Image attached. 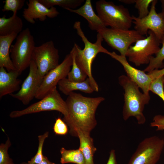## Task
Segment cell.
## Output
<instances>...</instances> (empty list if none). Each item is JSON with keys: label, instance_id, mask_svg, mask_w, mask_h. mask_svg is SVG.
Returning <instances> with one entry per match:
<instances>
[{"label": "cell", "instance_id": "74e56055", "mask_svg": "<svg viewBox=\"0 0 164 164\" xmlns=\"http://www.w3.org/2000/svg\"><path fill=\"white\" fill-rule=\"evenodd\" d=\"M20 164H29L28 162H23L21 163Z\"/></svg>", "mask_w": 164, "mask_h": 164}, {"label": "cell", "instance_id": "8fae6325", "mask_svg": "<svg viewBox=\"0 0 164 164\" xmlns=\"http://www.w3.org/2000/svg\"><path fill=\"white\" fill-rule=\"evenodd\" d=\"M158 2L153 0L148 15L142 19L132 15V23L135 24L134 29L140 35H147L150 30L155 34L161 43L164 33V15L160 12L157 13L155 6Z\"/></svg>", "mask_w": 164, "mask_h": 164}, {"label": "cell", "instance_id": "f1b7e54d", "mask_svg": "<svg viewBox=\"0 0 164 164\" xmlns=\"http://www.w3.org/2000/svg\"><path fill=\"white\" fill-rule=\"evenodd\" d=\"M11 143L8 137L5 143L0 145V164H15L8 153V150L11 146Z\"/></svg>", "mask_w": 164, "mask_h": 164}, {"label": "cell", "instance_id": "ba28073f", "mask_svg": "<svg viewBox=\"0 0 164 164\" xmlns=\"http://www.w3.org/2000/svg\"><path fill=\"white\" fill-rule=\"evenodd\" d=\"M148 36L138 40L133 46H131L126 54L129 60L139 66L149 64L151 57L159 51L160 42L154 32L149 30Z\"/></svg>", "mask_w": 164, "mask_h": 164}, {"label": "cell", "instance_id": "d6a6232c", "mask_svg": "<svg viewBox=\"0 0 164 164\" xmlns=\"http://www.w3.org/2000/svg\"><path fill=\"white\" fill-rule=\"evenodd\" d=\"M148 73L151 75L153 80L159 77L164 75V67L161 70H155Z\"/></svg>", "mask_w": 164, "mask_h": 164}, {"label": "cell", "instance_id": "f546056e", "mask_svg": "<svg viewBox=\"0 0 164 164\" xmlns=\"http://www.w3.org/2000/svg\"><path fill=\"white\" fill-rule=\"evenodd\" d=\"M153 0H135V8L138 12L139 19L143 18L147 16L149 11V7Z\"/></svg>", "mask_w": 164, "mask_h": 164}, {"label": "cell", "instance_id": "603a6c76", "mask_svg": "<svg viewBox=\"0 0 164 164\" xmlns=\"http://www.w3.org/2000/svg\"><path fill=\"white\" fill-rule=\"evenodd\" d=\"M72 58V69L69 73L67 78L70 81L81 82L87 77V74L79 67L76 60V49L74 45L70 52Z\"/></svg>", "mask_w": 164, "mask_h": 164}, {"label": "cell", "instance_id": "7402d4cb", "mask_svg": "<svg viewBox=\"0 0 164 164\" xmlns=\"http://www.w3.org/2000/svg\"><path fill=\"white\" fill-rule=\"evenodd\" d=\"M60 162L62 164L71 163L76 164H85V160L81 151L79 149L67 150L62 147Z\"/></svg>", "mask_w": 164, "mask_h": 164}, {"label": "cell", "instance_id": "4dcf8cb0", "mask_svg": "<svg viewBox=\"0 0 164 164\" xmlns=\"http://www.w3.org/2000/svg\"><path fill=\"white\" fill-rule=\"evenodd\" d=\"M53 129L54 133L59 135H65L68 131L67 125L60 118L56 119Z\"/></svg>", "mask_w": 164, "mask_h": 164}, {"label": "cell", "instance_id": "7c38bea8", "mask_svg": "<svg viewBox=\"0 0 164 164\" xmlns=\"http://www.w3.org/2000/svg\"><path fill=\"white\" fill-rule=\"evenodd\" d=\"M71 54L67 55L63 61L56 67L48 73L43 77L35 98L41 99L54 88L58 82L67 78L72 64Z\"/></svg>", "mask_w": 164, "mask_h": 164}, {"label": "cell", "instance_id": "83f0119b", "mask_svg": "<svg viewBox=\"0 0 164 164\" xmlns=\"http://www.w3.org/2000/svg\"><path fill=\"white\" fill-rule=\"evenodd\" d=\"M25 0H5L3 1L4 4L2 11H12L13 14H16L17 11L20 10L23 7Z\"/></svg>", "mask_w": 164, "mask_h": 164}, {"label": "cell", "instance_id": "3957f363", "mask_svg": "<svg viewBox=\"0 0 164 164\" xmlns=\"http://www.w3.org/2000/svg\"><path fill=\"white\" fill-rule=\"evenodd\" d=\"M118 82L125 91L124 104L122 114L123 119L127 120L134 117L138 123H145L146 118L143 113L145 105L149 103L150 96L141 92L139 87L127 76L122 75L118 78Z\"/></svg>", "mask_w": 164, "mask_h": 164}, {"label": "cell", "instance_id": "30bf717a", "mask_svg": "<svg viewBox=\"0 0 164 164\" xmlns=\"http://www.w3.org/2000/svg\"><path fill=\"white\" fill-rule=\"evenodd\" d=\"M59 58L58 50L52 40L35 46L32 52V60L36 65L42 81L48 73L59 65Z\"/></svg>", "mask_w": 164, "mask_h": 164}, {"label": "cell", "instance_id": "d590c367", "mask_svg": "<svg viewBox=\"0 0 164 164\" xmlns=\"http://www.w3.org/2000/svg\"><path fill=\"white\" fill-rule=\"evenodd\" d=\"M119 1L126 4H132L135 3V0H121Z\"/></svg>", "mask_w": 164, "mask_h": 164}, {"label": "cell", "instance_id": "e0dca14e", "mask_svg": "<svg viewBox=\"0 0 164 164\" xmlns=\"http://www.w3.org/2000/svg\"><path fill=\"white\" fill-rule=\"evenodd\" d=\"M67 10L77 14L86 19L89 27L92 30L98 32L106 27L94 12L90 0H86L84 5L78 9H67Z\"/></svg>", "mask_w": 164, "mask_h": 164}, {"label": "cell", "instance_id": "9a60e30c", "mask_svg": "<svg viewBox=\"0 0 164 164\" xmlns=\"http://www.w3.org/2000/svg\"><path fill=\"white\" fill-rule=\"evenodd\" d=\"M27 8H24L23 17L27 21L34 24L37 19L40 21H45L47 17L53 18L60 14L56 8H48L40 3L39 0H29L26 2Z\"/></svg>", "mask_w": 164, "mask_h": 164}, {"label": "cell", "instance_id": "4316f807", "mask_svg": "<svg viewBox=\"0 0 164 164\" xmlns=\"http://www.w3.org/2000/svg\"><path fill=\"white\" fill-rule=\"evenodd\" d=\"M164 75L153 79L151 82L149 91L159 96L164 102Z\"/></svg>", "mask_w": 164, "mask_h": 164}, {"label": "cell", "instance_id": "e575fe53", "mask_svg": "<svg viewBox=\"0 0 164 164\" xmlns=\"http://www.w3.org/2000/svg\"><path fill=\"white\" fill-rule=\"evenodd\" d=\"M38 164H55L49 160L48 158L44 155L42 161Z\"/></svg>", "mask_w": 164, "mask_h": 164}, {"label": "cell", "instance_id": "1f68e13d", "mask_svg": "<svg viewBox=\"0 0 164 164\" xmlns=\"http://www.w3.org/2000/svg\"><path fill=\"white\" fill-rule=\"evenodd\" d=\"M151 127H156V131L164 130V116L157 115L153 118V121L150 123Z\"/></svg>", "mask_w": 164, "mask_h": 164}, {"label": "cell", "instance_id": "9c48e42d", "mask_svg": "<svg viewBox=\"0 0 164 164\" xmlns=\"http://www.w3.org/2000/svg\"><path fill=\"white\" fill-rule=\"evenodd\" d=\"M97 32L101 35L108 45L118 51L121 55L125 56L132 43L145 38L135 30H123L106 27Z\"/></svg>", "mask_w": 164, "mask_h": 164}, {"label": "cell", "instance_id": "ffe728a7", "mask_svg": "<svg viewBox=\"0 0 164 164\" xmlns=\"http://www.w3.org/2000/svg\"><path fill=\"white\" fill-rule=\"evenodd\" d=\"M57 85L61 92L67 95H68L71 92L75 90H79L88 94L91 93L94 91L91 86L88 77L81 82L71 81L67 78H66L60 80Z\"/></svg>", "mask_w": 164, "mask_h": 164}, {"label": "cell", "instance_id": "4fadbf2b", "mask_svg": "<svg viewBox=\"0 0 164 164\" xmlns=\"http://www.w3.org/2000/svg\"><path fill=\"white\" fill-rule=\"evenodd\" d=\"M29 68V74L22 84L19 90L15 94L10 95L13 98L21 101L24 105H27L35 98L42 82L36 65L32 59Z\"/></svg>", "mask_w": 164, "mask_h": 164}, {"label": "cell", "instance_id": "836d02e7", "mask_svg": "<svg viewBox=\"0 0 164 164\" xmlns=\"http://www.w3.org/2000/svg\"><path fill=\"white\" fill-rule=\"evenodd\" d=\"M106 164H117L115 151L114 150L112 149L111 151L109 159Z\"/></svg>", "mask_w": 164, "mask_h": 164}, {"label": "cell", "instance_id": "52a82bcc", "mask_svg": "<svg viewBox=\"0 0 164 164\" xmlns=\"http://www.w3.org/2000/svg\"><path fill=\"white\" fill-rule=\"evenodd\" d=\"M164 149V139L154 135L138 144L128 164H156Z\"/></svg>", "mask_w": 164, "mask_h": 164}, {"label": "cell", "instance_id": "8992f818", "mask_svg": "<svg viewBox=\"0 0 164 164\" xmlns=\"http://www.w3.org/2000/svg\"><path fill=\"white\" fill-rule=\"evenodd\" d=\"M56 111L63 115V118H67L68 109L66 101L62 98L56 87L38 102L33 103L21 110L14 111L9 114L12 118L43 111Z\"/></svg>", "mask_w": 164, "mask_h": 164}, {"label": "cell", "instance_id": "d4e9b609", "mask_svg": "<svg viewBox=\"0 0 164 164\" xmlns=\"http://www.w3.org/2000/svg\"><path fill=\"white\" fill-rule=\"evenodd\" d=\"M162 46L155 57L152 56L148 66L143 70L149 73L155 70L164 68V33L161 41Z\"/></svg>", "mask_w": 164, "mask_h": 164}, {"label": "cell", "instance_id": "d6986e66", "mask_svg": "<svg viewBox=\"0 0 164 164\" xmlns=\"http://www.w3.org/2000/svg\"><path fill=\"white\" fill-rule=\"evenodd\" d=\"M22 19L16 14L6 18L5 15L0 18V36H6L12 34H19L22 31Z\"/></svg>", "mask_w": 164, "mask_h": 164}, {"label": "cell", "instance_id": "ac0fdd59", "mask_svg": "<svg viewBox=\"0 0 164 164\" xmlns=\"http://www.w3.org/2000/svg\"><path fill=\"white\" fill-rule=\"evenodd\" d=\"M18 35L12 34L0 36V67H4L8 72L16 70L10 57V50L12 42Z\"/></svg>", "mask_w": 164, "mask_h": 164}, {"label": "cell", "instance_id": "7a4b0ae2", "mask_svg": "<svg viewBox=\"0 0 164 164\" xmlns=\"http://www.w3.org/2000/svg\"><path fill=\"white\" fill-rule=\"evenodd\" d=\"M73 28L76 30L77 33L81 38L84 45V49L82 50L77 44L74 43V45L76 49V62L79 67L87 74L94 91L98 92V86L92 73V63L98 53H102L108 55L110 52L102 46V43L104 39L99 33L97 34L96 42L93 43L90 42L85 36L80 21L75 22Z\"/></svg>", "mask_w": 164, "mask_h": 164}, {"label": "cell", "instance_id": "8d00e7d4", "mask_svg": "<svg viewBox=\"0 0 164 164\" xmlns=\"http://www.w3.org/2000/svg\"><path fill=\"white\" fill-rule=\"evenodd\" d=\"M161 3L162 11L161 12L164 15V0H161Z\"/></svg>", "mask_w": 164, "mask_h": 164}, {"label": "cell", "instance_id": "44dd1931", "mask_svg": "<svg viewBox=\"0 0 164 164\" xmlns=\"http://www.w3.org/2000/svg\"><path fill=\"white\" fill-rule=\"evenodd\" d=\"M77 134L80 142L79 149L83 154L85 164H94L93 157L97 149L94 146L93 138L90 135L80 130L77 131Z\"/></svg>", "mask_w": 164, "mask_h": 164}, {"label": "cell", "instance_id": "5b68a950", "mask_svg": "<svg viewBox=\"0 0 164 164\" xmlns=\"http://www.w3.org/2000/svg\"><path fill=\"white\" fill-rule=\"evenodd\" d=\"M35 46L34 37L28 28L18 35L15 43L12 45L10 50V57L20 74L29 67Z\"/></svg>", "mask_w": 164, "mask_h": 164}, {"label": "cell", "instance_id": "cb8c5ba5", "mask_svg": "<svg viewBox=\"0 0 164 164\" xmlns=\"http://www.w3.org/2000/svg\"><path fill=\"white\" fill-rule=\"evenodd\" d=\"M39 2L48 8L55 5L67 9H75L80 6L84 0H39Z\"/></svg>", "mask_w": 164, "mask_h": 164}, {"label": "cell", "instance_id": "6da1fadb", "mask_svg": "<svg viewBox=\"0 0 164 164\" xmlns=\"http://www.w3.org/2000/svg\"><path fill=\"white\" fill-rule=\"evenodd\" d=\"M105 100L102 97H86L80 93L71 92L66 100L68 116L63 120L69 128V133L77 137L80 130L89 135L96 126L95 114L99 104Z\"/></svg>", "mask_w": 164, "mask_h": 164}, {"label": "cell", "instance_id": "484cf974", "mask_svg": "<svg viewBox=\"0 0 164 164\" xmlns=\"http://www.w3.org/2000/svg\"><path fill=\"white\" fill-rule=\"evenodd\" d=\"M49 133L46 132L43 134L38 136L39 144L38 150L35 156L28 161L29 164H38L43 160L44 155L43 154V144L45 139L48 137Z\"/></svg>", "mask_w": 164, "mask_h": 164}, {"label": "cell", "instance_id": "277c9868", "mask_svg": "<svg viewBox=\"0 0 164 164\" xmlns=\"http://www.w3.org/2000/svg\"><path fill=\"white\" fill-rule=\"evenodd\" d=\"M97 15L106 27L129 30L133 19L127 8L123 5H116L112 2L100 0L96 2Z\"/></svg>", "mask_w": 164, "mask_h": 164}, {"label": "cell", "instance_id": "5bb4252c", "mask_svg": "<svg viewBox=\"0 0 164 164\" xmlns=\"http://www.w3.org/2000/svg\"><path fill=\"white\" fill-rule=\"evenodd\" d=\"M108 55L122 64L127 76L142 90L144 93L149 94V87L153 80L150 74L131 65L127 61L126 56L118 55L114 52H110Z\"/></svg>", "mask_w": 164, "mask_h": 164}, {"label": "cell", "instance_id": "2e32d148", "mask_svg": "<svg viewBox=\"0 0 164 164\" xmlns=\"http://www.w3.org/2000/svg\"><path fill=\"white\" fill-rule=\"evenodd\" d=\"M20 75L16 70L7 71L4 67H0V98L9 95L20 89L22 81L18 78Z\"/></svg>", "mask_w": 164, "mask_h": 164}]
</instances>
